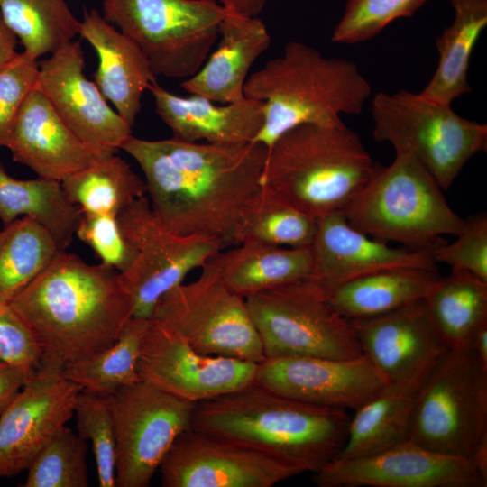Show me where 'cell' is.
I'll return each mask as SVG.
<instances>
[{
    "label": "cell",
    "instance_id": "cell-20",
    "mask_svg": "<svg viewBox=\"0 0 487 487\" xmlns=\"http://www.w3.org/2000/svg\"><path fill=\"white\" fill-rule=\"evenodd\" d=\"M349 322L362 354L388 384L419 387L448 350L429 320L424 299Z\"/></svg>",
    "mask_w": 487,
    "mask_h": 487
},
{
    "label": "cell",
    "instance_id": "cell-24",
    "mask_svg": "<svg viewBox=\"0 0 487 487\" xmlns=\"http://www.w3.org/2000/svg\"><path fill=\"white\" fill-rule=\"evenodd\" d=\"M79 35L97 53L96 85L115 111L131 126L142 106L143 92L155 82L141 49L96 10L84 12Z\"/></svg>",
    "mask_w": 487,
    "mask_h": 487
},
{
    "label": "cell",
    "instance_id": "cell-37",
    "mask_svg": "<svg viewBox=\"0 0 487 487\" xmlns=\"http://www.w3.org/2000/svg\"><path fill=\"white\" fill-rule=\"evenodd\" d=\"M87 444L64 426L32 462L24 487H87Z\"/></svg>",
    "mask_w": 487,
    "mask_h": 487
},
{
    "label": "cell",
    "instance_id": "cell-45",
    "mask_svg": "<svg viewBox=\"0 0 487 487\" xmlns=\"http://www.w3.org/2000/svg\"><path fill=\"white\" fill-rule=\"evenodd\" d=\"M16 45L17 37L7 26L0 13V69L19 55Z\"/></svg>",
    "mask_w": 487,
    "mask_h": 487
},
{
    "label": "cell",
    "instance_id": "cell-19",
    "mask_svg": "<svg viewBox=\"0 0 487 487\" xmlns=\"http://www.w3.org/2000/svg\"><path fill=\"white\" fill-rule=\"evenodd\" d=\"M254 382L300 401L345 410L357 409L388 385L363 354L264 358L257 363Z\"/></svg>",
    "mask_w": 487,
    "mask_h": 487
},
{
    "label": "cell",
    "instance_id": "cell-22",
    "mask_svg": "<svg viewBox=\"0 0 487 487\" xmlns=\"http://www.w3.org/2000/svg\"><path fill=\"white\" fill-rule=\"evenodd\" d=\"M6 148L39 178L60 182L110 156L82 142L35 87L19 110Z\"/></svg>",
    "mask_w": 487,
    "mask_h": 487
},
{
    "label": "cell",
    "instance_id": "cell-27",
    "mask_svg": "<svg viewBox=\"0 0 487 487\" xmlns=\"http://www.w3.org/2000/svg\"><path fill=\"white\" fill-rule=\"evenodd\" d=\"M439 279L436 270L394 268L324 290L330 306L351 320L381 315L424 299Z\"/></svg>",
    "mask_w": 487,
    "mask_h": 487
},
{
    "label": "cell",
    "instance_id": "cell-15",
    "mask_svg": "<svg viewBox=\"0 0 487 487\" xmlns=\"http://www.w3.org/2000/svg\"><path fill=\"white\" fill-rule=\"evenodd\" d=\"M256 367L249 361L201 354L153 319L137 363L141 380L196 404L254 382Z\"/></svg>",
    "mask_w": 487,
    "mask_h": 487
},
{
    "label": "cell",
    "instance_id": "cell-12",
    "mask_svg": "<svg viewBox=\"0 0 487 487\" xmlns=\"http://www.w3.org/2000/svg\"><path fill=\"white\" fill-rule=\"evenodd\" d=\"M117 220L132 252L130 264L120 274L131 296L135 317L152 319L164 294L225 248L215 237L171 232L145 196L127 206Z\"/></svg>",
    "mask_w": 487,
    "mask_h": 487
},
{
    "label": "cell",
    "instance_id": "cell-42",
    "mask_svg": "<svg viewBox=\"0 0 487 487\" xmlns=\"http://www.w3.org/2000/svg\"><path fill=\"white\" fill-rule=\"evenodd\" d=\"M75 235L96 253L101 262L119 272L130 264L132 252L121 231L117 216L83 213Z\"/></svg>",
    "mask_w": 487,
    "mask_h": 487
},
{
    "label": "cell",
    "instance_id": "cell-34",
    "mask_svg": "<svg viewBox=\"0 0 487 487\" xmlns=\"http://www.w3.org/2000/svg\"><path fill=\"white\" fill-rule=\"evenodd\" d=\"M61 186L83 213L114 216L146 193L144 179L115 154L69 176Z\"/></svg>",
    "mask_w": 487,
    "mask_h": 487
},
{
    "label": "cell",
    "instance_id": "cell-6",
    "mask_svg": "<svg viewBox=\"0 0 487 487\" xmlns=\"http://www.w3.org/2000/svg\"><path fill=\"white\" fill-rule=\"evenodd\" d=\"M347 223L382 242L433 249L444 234H457L464 219L455 214L433 176L412 156L396 153L342 211Z\"/></svg>",
    "mask_w": 487,
    "mask_h": 487
},
{
    "label": "cell",
    "instance_id": "cell-40",
    "mask_svg": "<svg viewBox=\"0 0 487 487\" xmlns=\"http://www.w3.org/2000/svg\"><path fill=\"white\" fill-rule=\"evenodd\" d=\"M456 239L432 249L436 263L449 265L452 271H464L487 282V216L473 215L464 219Z\"/></svg>",
    "mask_w": 487,
    "mask_h": 487
},
{
    "label": "cell",
    "instance_id": "cell-35",
    "mask_svg": "<svg viewBox=\"0 0 487 487\" xmlns=\"http://www.w3.org/2000/svg\"><path fill=\"white\" fill-rule=\"evenodd\" d=\"M60 251L38 222L22 216L0 230V306L37 277Z\"/></svg>",
    "mask_w": 487,
    "mask_h": 487
},
{
    "label": "cell",
    "instance_id": "cell-39",
    "mask_svg": "<svg viewBox=\"0 0 487 487\" xmlns=\"http://www.w3.org/2000/svg\"><path fill=\"white\" fill-rule=\"evenodd\" d=\"M427 0H346L331 41L354 44L371 40L393 21L412 16Z\"/></svg>",
    "mask_w": 487,
    "mask_h": 487
},
{
    "label": "cell",
    "instance_id": "cell-31",
    "mask_svg": "<svg viewBox=\"0 0 487 487\" xmlns=\"http://www.w3.org/2000/svg\"><path fill=\"white\" fill-rule=\"evenodd\" d=\"M431 324L448 349L471 347L487 322V282L464 271L437 280L424 299Z\"/></svg>",
    "mask_w": 487,
    "mask_h": 487
},
{
    "label": "cell",
    "instance_id": "cell-44",
    "mask_svg": "<svg viewBox=\"0 0 487 487\" xmlns=\"http://www.w3.org/2000/svg\"><path fill=\"white\" fill-rule=\"evenodd\" d=\"M33 372L0 361V414Z\"/></svg>",
    "mask_w": 487,
    "mask_h": 487
},
{
    "label": "cell",
    "instance_id": "cell-13",
    "mask_svg": "<svg viewBox=\"0 0 487 487\" xmlns=\"http://www.w3.org/2000/svg\"><path fill=\"white\" fill-rule=\"evenodd\" d=\"M108 397L116 435L115 484L147 487L175 440L190 427L197 404L143 380Z\"/></svg>",
    "mask_w": 487,
    "mask_h": 487
},
{
    "label": "cell",
    "instance_id": "cell-11",
    "mask_svg": "<svg viewBox=\"0 0 487 487\" xmlns=\"http://www.w3.org/2000/svg\"><path fill=\"white\" fill-rule=\"evenodd\" d=\"M152 319L201 354L255 363L264 359L245 299L206 263L197 280L182 282L161 297Z\"/></svg>",
    "mask_w": 487,
    "mask_h": 487
},
{
    "label": "cell",
    "instance_id": "cell-46",
    "mask_svg": "<svg viewBox=\"0 0 487 487\" xmlns=\"http://www.w3.org/2000/svg\"><path fill=\"white\" fill-rule=\"evenodd\" d=\"M224 7L241 14L256 16L263 8L266 0H216Z\"/></svg>",
    "mask_w": 487,
    "mask_h": 487
},
{
    "label": "cell",
    "instance_id": "cell-29",
    "mask_svg": "<svg viewBox=\"0 0 487 487\" xmlns=\"http://www.w3.org/2000/svg\"><path fill=\"white\" fill-rule=\"evenodd\" d=\"M82 214L68 198L60 181L18 179L8 175L0 162V220L4 226L29 216L51 234L60 251H65Z\"/></svg>",
    "mask_w": 487,
    "mask_h": 487
},
{
    "label": "cell",
    "instance_id": "cell-23",
    "mask_svg": "<svg viewBox=\"0 0 487 487\" xmlns=\"http://www.w3.org/2000/svg\"><path fill=\"white\" fill-rule=\"evenodd\" d=\"M151 91L157 114L171 130L174 138L220 145L253 142L262 130L264 103L244 97L224 105L200 96L183 97L152 83Z\"/></svg>",
    "mask_w": 487,
    "mask_h": 487
},
{
    "label": "cell",
    "instance_id": "cell-47",
    "mask_svg": "<svg viewBox=\"0 0 487 487\" xmlns=\"http://www.w3.org/2000/svg\"><path fill=\"white\" fill-rule=\"evenodd\" d=\"M470 461L476 471L487 482V436L480 440L473 452Z\"/></svg>",
    "mask_w": 487,
    "mask_h": 487
},
{
    "label": "cell",
    "instance_id": "cell-17",
    "mask_svg": "<svg viewBox=\"0 0 487 487\" xmlns=\"http://www.w3.org/2000/svg\"><path fill=\"white\" fill-rule=\"evenodd\" d=\"M84 69L80 41L73 40L39 61L35 87L82 142L105 154H115L132 136V127L108 105Z\"/></svg>",
    "mask_w": 487,
    "mask_h": 487
},
{
    "label": "cell",
    "instance_id": "cell-9",
    "mask_svg": "<svg viewBox=\"0 0 487 487\" xmlns=\"http://www.w3.org/2000/svg\"><path fill=\"white\" fill-rule=\"evenodd\" d=\"M487 436V368L472 349H448L419 385L410 440L470 460Z\"/></svg>",
    "mask_w": 487,
    "mask_h": 487
},
{
    "label": "cell",
    "instance_id": "cell-16",
    "mask_svg": "<svg viewBox=\"0 0 487 487\" xmlns=\"http://www.w3.org/2000/svg\"><path fill=\"white\" fill-rule=\"evenodd\" d=\"M318 487H485L470 460L411 440L354 458H335L313 473Z\"/></svg>",
    "mask_w": 487,
    "mask_h": 487
},
{
    "label": "cell",
    "instance_id": "cell-5",
    "mask_svg": "<svg viewBox=\"0 0 487 487\" xmlns=\"http://www.w3.org/2000/svg\"><path fill=\"white\" fill-rule=\"evenodd\" d=\"M267 149L260 184L316 220L342 212L378 167L345 124L298 125Z\"/></svg>",
    "mask_w": 487,
    "mask_h": 487
},
{
    "label": "cell",
    "instance_id": "cell-38",
    "mask_svg": "<svg viewBox=\"0 0 487 487\" xmlns=\"http://www.w3.org/2000/svg\"><path fill=\"white\" fill-rule=\"evenodd\" d=\"M74 414L78 434L93 448L100 487H115L116 435L108 394L81 390Z\"/></svg>",
    "mask_w": 487,
    "mask_h": 487
},
{
    "label": "cell",
    "instance_id": "cell-4",
    "mask_svg": "<svg viewBox=\"0 0 487 487\" xmlns=\"http://www.w3.org/2000/svg\"><path fill=\"white\" fill-rule=\"evenodd\" d=\"M371 92L354 62L326 58L311 46L289 41L280 56L245 81L244 96L264 103V124L253 142L268 148L298 125L344 124L340 115L362 113Z\"/></svg>",
    "mask_w": 487,
    "mask_h": 487
},
{
    "label": "cell",
    "instance_id": "cell-33",
    "mask_svg": "<svg viewBox=\"0 0 487 487\" xmlns=\"http://www.w3.org/2000/svg\"><path fill=\"white\" fill-rule=\"evenodd\" d=\"M152 324V318L130 317L114 344L88 357L64 364L65 377L84 391L100 394H111L141 380L137 363Z\"/></svg>",
    "mask_w": 487,
    "mask_h": 487
},
{
    "label": "cell",
    "instance_id": "cell-30",
    "mask_svg": "<svg viewBox=\"0 0 487 487\" xmlns=\"http://www.w3.org/2000/svg\"><path fill=\"white\" fill-rule=\"evenodd\" d=\"M455 17L436 39L438 63L421 95L451 106L472 91L467 79L473 50L487 24V0H449Z\"/></svg>",
    "mask_w": 487,
    "mask_h": 487
},
{
    "label": "cell",
    "instance_id": "cell-2",
    "mask_svg": "<svg viewBox=\"0 0 487 487\" xmlns=\"http://www.w3.org/2000/svg\"><path fill=\"white\" fill-rule=\"evenodd\" d=\"M35 337L43 357L63 364L108 347L133 317L120 272L59 251L11 301Z\"/></svg>",
    "mask_w": 487,
    "mask_h": 487
},
{
    "label": "cell",
    "instance_id": "cell-43",
    "mask_svg": "<svg viewBox=\"0 0 487 487\" xmlns=\"http://www.w3.org/2000/svg\"><path fill=\"white\" fill-rule=\"evenodd\" d=\"M43 354L35 337L11 305L0 306V361L35 371Z\"/></svg>",
    "mask_w": 487,
    "mask_h": 487
},
{
    "label": "cell",
    "instance_id": "cell-14",
    "mask_svg": "<svg viewBox=\"0 0 487 487\" xmlns=\"http://www.w3.org/2000/svg\"><path fill=\"white\" fill-rule=\"evenodd\" d=\"M63 367L55 359L42 357L0 414V478L27 470L73 416L82 389L65 377Z\"/></svg>",
    "mask_w": 487,
    "mask_h": 487
},
{
    "label": "cell",
    "instance_id": "cell-49",
    "mask_svg": "<svg viewBox=\"0 0 487 487\" xmlns=\"http://www.w3.org/2000/svg\"><path fill=\"white\" fill-rule=\"evenodd\" d=\"M0 230H1V227H0Z\"/></svg>",
    "mask_w": 487,
    "mask_h": 487
},
{
    "label": "cell",
    "instance_id": "cell-18",
    "mask_svg": "<svg viewBox=\"0 0 487 487\" xmlns=\"http://www.w3.org/2000/svg\"><path fill=\"white\" fill-rule=\"evenodd\" d=\"M163 487H272L299 474L257 451L192 427L160 467Z\"/></svg>",
    "mask_w": 487,
    "mask_h": 487
},
{
    "label": "cell",
    "instance_id": "cell-28",
    "mask_svg": "<svg viewBox=\"0 0 487 487\" xmlns=\"http://www.w3.org/2000/svg\"><path fill=\"white\" fill-rule=\"evenodd\" d=\"M418 387L388 384L354 410L344 447L335 458L372 455L410 440L415 397Z\"/></svg>",
    "mask_w": 487,
    "mask_h": 487
},
{
    "label": "cell",
    "instance_id": "cell-48",
    "mask_svg": "<svg viewBox=\"0 0 487 487\" xmlns=\"http://www.w3.org/2000/svg\"><path fill=\"white\" fill-rule=\"evenodd\" d=\"M482 364L487 368V322L476 331L471 345Z\"/></svg>",
    "mask_w": 487,
    "mask_h": 487
},
{
    "label": "cell",
    "instance_id": "cell-41",
    "mask_svg": "<svg viewBox=\"0 0 487 487\" xmlns=\"http://www.w3.org/2000/svg\"><path fill=\"white\" fill-rule=\"evenodd\" d=\"M38 72V60L24 51L0 69V146H7L19 110L36 85Z\"/></svg>",
    "mask_w": 487,
    "mask_h": 487
},
{
    "label": "cell",
    "instance_id": "cell-10",
    "mask_svg": "<svg viewBox=\"0 0 487 487\" xmlns=\"http://www.w3.org/2000/svg\"><path fill=\"white\" fill-rule=\"evenodd\" d=\"M245 301L264 358L362 354L349 320L330 306L325 290L311 279L250 295Z\"/></svg>",
    "mask_w": 487,
    "mask_h": 487
},
{
    "label": "cell",
    "instance_id": "cell-7",
    "mask_svg": "<svg viewBox=\"0 0 487 487\" xmlns=\"http://www.w3.org/2000/svg\"><path fill=\"white\" fill-rule=\"evenodd\" d=\"M372 135L396 153L416 159L448 188L466 162L486 151L487 125L457 115L451 106L407 90L379 92L372 100Z\"/></svg>",
    "mask_w": 487,
    "mask_h": 487
},
{
    "label": "cell",
    "instance_id": "cell-1",
    "mask_svg": "<svg viewBox=\"0 0 487 487\" xmlns=\"http://www.w3.org/2000/svg\"><path fill=\"white\" fill-rule=\"evenodd\" d=\"M121 150L142 169L151 206L171 232L215 237L225 248L234 244L241 211L260 186L268 150L264 144L220 145L132 135Z\"/></svg>",
    "mask_w": 487,
    "mask_h": 487
},
{
    "label": "cell",
    "instance_id": "cell-3",
    "mask_svg": "<svg viewBox=\"0 0 487 487\" xmlns=\"http://www.w3.org/2000/svg\"><path fill=\"white\" fill-rule=\"evenodd\" d=\"M345 409L300 401L255 382L197 403L190 427L257 451L296 470L317 472L346 440Z\"/></svg>",
    "mask_w": 487,
    "mask_h": 487
},
{
    "label": "cell",
    "instance_id": "cell-25",
    "mask_svg": "<svg viewBox=\"0 0 487 487\" xmlns=\"http://www.w3.org/2000/svg\"><path fill=\"white\" fill-rule=\"evenodd\" d=\"M225 9L216 49L200 69L181 84L191 95L223 104L245 97L244 87L249 70L271 41L265 24L256 16Z\"/></svg>",
    "mask_w": 487,
    "mask_h": 487
},
{
    "label": "cell",
    "instance_id": "cell-36",
    "mask_svg": "<svg viewBox=\"0 0 487 487\" xmlns=\"http://www.w3.org/2000/svg\"><path fill=\"white\" fill-rule=\"evenodd\" d=\"M0 13L23 51L37 60L79 34L80 22L65 0H0Z\"/></svg>",
    "mask_w": 487,
    "mask_h": 487
},
{
    "label": "cell",
    "instance_id": "cell-26",
    "mask_svg": "<svg viewBox=\"0 0 487 487\" xmlns=\"http://www.w3.org/2000/svg\"><path fill=\"white\" fill-rule=\"evenodd\" d=\"M225 284L244 299L250 295L309 279L313 270L310 247H283L242 243L221 249L206 262Z\"/></svg>",
    "mask_w": 487,
    "mask_h": 487
},
{
    "label": "cell",
    "instance_id": "cell-21",
    "mask_svg": "<svg viewBox=\"0 0 487 487\" xmlns=\"http://www.w3.org/2000/svg\"><path fill=\"white\" fill-rule=\"evenodd\" d=\"M309 279L323 289L394 268L436 270L432 249L391 247L351 226L342 212L317 220Z\"/></svg>",
    "mask_w": 487,
    "mask_h": 487
},
{
    "label": "cell",
    "instance_id": "cell-32",
    "mask_svg": "<svg viewBox=\"0 0 487 487\" xmlns=\"http://www.w3.org/2000/svg\"><path fill=\"white\" fill-rule=\"evenodd\" d=\"M317 220L272 188L260 184L244 206L234 231V244L262 243L283 247H310Z\"/></svg>",
    "mask_w": 487,
    "mask_h": 487
},
{
    "label": "cell",
    "instance_id": "cell-8",
    "mask_svg": "<svg viewBox=\"0 0 487 487\" xmlns=\"http://www.w3.org/2000/svg\"><path fill=\"white\" fill-rule=\"evenodd\" d=\"M103 13L141 49L155 77L187 79L208 58L225 9L216 0H104Z\"/></svg>",
    "mask_w": 487,
    "mask_h": 487
}]
</instances>
